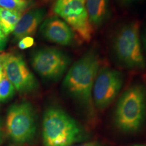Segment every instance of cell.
Wrapping results in <instances>:
<instances>
[{"mask_svg":"<svg viewBox=\"0 0 146 146\" xmlns=\"http://www.w3.org/2000/svg\"><path fill=\"white\" fill-rule=\"evenodd\" d=\"M100 64L98 54L89 51L70 67L63 81L68 94L89 114L94 110L93 88Z\"/></svg>","mask_w":146,"mask_h":146,"instance_id":"cell-1","label":"cell"},{"mask_svg":"<svg viewBox=\"0 0 146 146\" xmlns=\"http://www.w3.org/2000/svg\"><path fill=\"white\" fill-rule=\"evenodd\" d=\"M84 136L78 122L64 110L50 107L45 110L42 123L44 146H70L81 141Z\"/></svg>","mask_w":146,"mask_h":146,"instance_id":"cell-2","label":"cell"},{"mask_svg":"<svg viewBox=\"0 0 146 146\" xmlns=\"http://www.w3.org/2000/svg\"><path fill=\"white\" fill-rule=\"evenodd\" d=\"M146 116V91L141 84H135L121 95L114 111V123L125 133H134L143 125Z\"/></svg>","mask_w":146,"mask_h":146,"instance_id":"cell-3","label":"cell"},{"mask_svg":"<svg viewBox=\"0 0 146 146\" xmlns=\"http://www.w3.org/2000/svg\"><path fill=\"white\" fill-rule=\"evenodd\" d=\"M113 49L116 57L125 67L135 70L145 69V60L137 23L127 24L118 30L113 41Z\"/></svg>","mask_w":146,"mask_h":146,"instance_id":"cell-4","label":"cell"},{"mask_svg":"<svg viewBox=\"0 0 146 146\" xmlns=\"http://www.w3.org/2000/svg\"><path fill=\"white\" fill-rule=\"evenodd\" d=\"M6 132L16 143L31 141L36 133V120L33 108L29 102L12 105L6 116Z\"/></svg>","mask_w":146,"mask_h":146,"instance_id":"cell-5","label":"cell"},{"mask_svg":"<svg viewBox=\"0 0 146 146\" xmlns=\"http://www.w3.org/2000/svg\"><path fill=\"white\" fill-rule=\"evenodd\" d=\"M54 12L74 31L83 41L92 38L93 27L89 20L85 0H56Z\"/></svg>","mask_w":146,"mask_h":146,"instance_id":"cell-6","label":"cell"},{"mask_svg":"<svg viewBox=\"0 0 146 146\" xmlns=\"http://www.w3.org/2000/svg\"><path fill=\"white\" fill-rule=\"evenodd\" d=\"M123 73L111 68L100 69L93 88V100L98 109L102 110L109 106L123 87Z\"/></svg>","mask_w":146,"mask_h":146,"instance_id":"cell-7","label":"cell"},{"mask_svg":"<svg viewBox=\"0 0 146 146\" xmlns=\"http://www.w3.org/2000/svg\"><path fill=\"white\" fill-rule=\"evenodd\" d=\"M70 62V58L62 51L55 48H44L33 55L31 64L41 77L56 81L64 74Z\"/></svg>","mask_w":146,"mask_h":146,"instance_id":"cell-8","label":"cell"},{"mask_svg":"<svg viewBox=\"0 0 146 146\" xmlns=\"http://www.w3.org/2000/svg\"><path fill=\"white\" fill-rule=\"evenodd\" d=\"M3 72L15 90L19 93L32 92L37 87L35 77L21 56L10 54L4 64Z\"/></svg>","mask_w":146,"mask_h":146,"instance_id":"cell-9","label":"cell"},{"mask_svg":"<svg viewBox=\"0 0 146 146\" xmlns=\"http://www.w3.org/2000/svg\"><path fill=\"white\" fill-rule=\"evenodd\" d=\"M40 30L45 39L56 44L68 46L74 41L72 29L62 19L56 16L45 21Z\"/></svg>","mask_w":146,"mask_h":146,"instance_id":"cell-10","label":"cell"},{"mask_svg":"<svg viewBox=\"0 0 146 146\" xmlns=\"http://www.w3.org/2000/svg\"><path fill=\"white\" fill-rule=\"evenodd\" d=\"M45 14L44 9L37 8L21 16L13 31L14 37L21 40L27 36L33 35L43 21Z\"/></svg>","mask_w":146,"mask_h":146,"instance_id":"cell-11","label":"cell"},{"mask_svg":"<svg viewBox=\"0 0 146 146\" xmlns=\"http://www.w3.org/2000/svg\"><path fill=\"white\" fill-rule=\"evenodd\" d=\"M85 2L91 26L100 28L108 19L109 0H85Z\"/></svg>","mask_w":146,"mask_h":146,"instance_id":"cell-12","label":"cell"},{"mask_svg":"<svg viewBox=\"0 0 146 146\" xmlns=\"http://www.w3.org/2000/svg\"><path fill=\"white\" fill-rule=\"evenodd\" d=\"M21 16V12L0 8V27L5 35L13 33Z\"/></svg>","mask_w":146,"mask_h":146,"instance_id":"cell-13","label":"cell"},{"mask_svg":"<svg viewBox=\"0 0 146 146\" xmlns=\"http://www.w3.org/2000/svg\"><path fill=\"white\" fill-rule=\"evenodd\" d=\"M15 93V88L6 78L5 74L0 81V102H5L10 99Z\"/></svg>","mask_w":146,"mask_h":146,"instance_id":"cell-14","label":"cell"},{"mask_svg":"<svg viewBox=\"0 0 146 146\" xmlns=\"http://www.w3.org/2000/svg\"><path fill=\"white\" fill-rule=\"evenodd\" d=\"M29 3L27 0H0V8L22 13L26 10Z\"/></svg>","mask_w":146,"mask_h":146,"instance_id":"cell-15","label":"cell"},{"mask_svg":"<svg viewBox=\"0 0 146 146\" xmlns=\"http://www.w3.org/2000/svg\"><path fill=\"white\" fill-rule=\"evenodd\" d=\"M34 45V39L32 36H27L23 38L18 42V47L21 50L29 48Z\"/></svg>","mask_w":146,"mask_h":146,"instance_id":"cell-16","label":"cell"},{"mask_svg":"<svg viewBox=\"0 0 146 146\" xmlns=\"http://www.w3.org/2000/svg\"><path fill=\"white\" fill-rule=\"evenodd\" d=\"M10 54H0V81L4 76V72H3V66L4 64L8 59Z\"/></svg>","mask_w":146,"mask_h":146,"instance_id":"cell-17","label":"cell"},{"mask_svg":"<svg viewBox=\"0 0 146 146\" xmlns=\"http://www.w3.org/2000/svg\"><path fill=\"white\" fill-rule=\"evenodd\" d=\"M5 43H6V35L3 33L0 27V50H1L4 47Z\"/></svg>","mask_w":146,"mask_h":146,"instance_id":"cell-18","label":"cell"},{"mask_svg":"<svg viewBox=\"0 0 146 146\" xmlns=\"http://www.w3.org/2000/svg\"><path fill=\"white\" fill-rule=\"evenodd\" d=\"M70 146H102L101 144L96 141H91V142H87V143H82L80 145H72Z\"/></svg>","mask_w":146,"mask_h":146,"instance_id":"cell-19","label":"cell"},{"mask_svg":"<svg viewBox=\"0 0 146 146\" xmlns=\"http://www.w3.org/2000/svg\"><path fill=\"white\" fill-rule=\"evenodd\" d=\"M3 137H4V133H3V127H2V123L0 119V145L3 143Z\"/></svg>","mask_w":146,"mask_h":146,"instance_id":"cell-20","label":"cell"},{"mask_svg":"<svg viewBox=\"0 0 146 146\" xmlns=\"http://www.w3.org/2000/svg\"><path fill=\"white\" fill-rule=\"evenodd\" d=\"M120 2L125 3V4H128V3H131L133 2H135V1H139V0H118Z\"/></svg>","mask_w":146,"mask_h":146,"instance_id":"cell-21","label":"cell"},{"mask_svg":"<svg viewBox=\"0 0 146 146\" xmlns=\"http://www.w3.org/2000/svg\"><path fill=\"white\" fill-rule=\"evenodd\" d=\"M133 146H146V145H141V144H137V145H134Z\"/></svg>","mask_w":146,"mask_h":146,"instance_id":"cell-22","label":"cell"},{"mask_svg":"<svg viewBox=\"0 0 146 146\" xmlns=\"http://www.w3.org/2000/svg\"><path fill=\"white\" fill-rule=\"evenodd\" d=\"M145 46H146V35H145Z\"/></svg>","mask_w":146,"mask_h":146,"instance_id":"cell-23","label":"cell"}]
</instances>
